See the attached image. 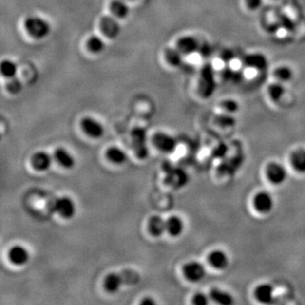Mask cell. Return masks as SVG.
I'll use <instances>...</instances> for the list:
<instances>
[{"instance_id": "cell-1", "label": "cell", "mask_w": 305, "mask_h": 305, "mask_svg": "<svg viewBox=\"0 0 305 305\" xmlns=\"http://www.w3.org/2000/svg\"><path fill=\"white\" fill-rule=\"evenodd\" d=\"M24 27L26 33L34 39H43L48 37L51 31V26L46 19L37 16H30L24 20Z\"/></svg>"}, {"instance_id": "cell-2", "label": "cell", "mask_w": 305, "mask_h": 305, "mask_svg": "<svg viewBox=\"0 0 305 305\" xmlns=\"http://www.w3.org/2000/svg\"><path fill=\"white\" fill-rule=\"evenodd\" d=\"M132 147L135 155L139 159H145L150 154L148 147V134L143 127H135L131 132Z\"/></svg>"}, {"instance_id": "cell-3", "label": "cell", "mask_w": 305, "mask_h": 305, "mask_svg": "<svg viewBox=\"0 0 305 305\" xmlns=\"http://www.w3.org/2000/svg\"><path fill=\"white\" fill-rule=\"evenodd\" d=\"M184 277L192 283H200L206 276L205 266L198 261H190L182 268Z\"/></svg>"}, {"instance_id": "cell-4", "label": "cell", "mask_w": 305, "mask_h": 305, "mask_svg": "<svg viewBox=\"0 0 305 305\" xmlns=\"http://www.w3.org/2000/svg\"><path fill=\"white\" fill-rule=\"evenodd\" d=\"M266 174L269 182L275 186L283 185L288 177V172L286 167L277 162L269 164L267 166Z\"/></svg>"}, {"instance_id": "cell-5", "label": "cell", "mask_w": 305, "mask_h": 305, "mask_svg": "<svg viewBox=\"0 0 305 305\" xmlns=\"http://www.w3.org/2000/svg\"><path fill=\"white\" fill-rule=\"evenodd\" d=\"M153 145L161 152L172 153L175 152L177 147V141L170 134L159 132L152 136Z\"/></svg>"}, {"instance_id": "cell-6", "label": "cell", "mask_w": 305, "mask_h": 305, "mask_svg": "<svg viewBox=\"0 0 305 305\" xmlns=\"http://www.w3.org/2000/svg\"><path fill=\"white\" fill-rule=\"evenodd\" d=\"M54 210L59 216L65 220L72 219L76 212L75 202L67 196L57 198L54 204Z\"/></svg>"}, {"instance_id": "cell-7", "label": "cell", "mask_w": 305, "mask_h": 305, "mask_svg": "<svg viewBox=\"0 0 305 305\" xmlns=\"http://www.w3.org/2000/svg\"><path fill=\"white\" fill-rule=\"evenodd\" d=\"M274 205V198L268 191H259L253 198V206L260 214H269L273 210Z\"/></svg>"}, {"instance_id": "cell-8", "label": "cell", "mask_w": 305, "mask_h": 305, "mask_svg": "<svg viewBox=\"0 0 305 305\" xmlns=\"http://www.w3.org/2000/svg\"><path fill=\"white\" fill-rule=\"evenodd\" d=\"M101 33L108 38L114 39L120 35L121 27L114 17L104 16L102 17L99 22Z\"/></svg>"}, {"instance_id": "cell-9", "label": "cell", "mask_w": 305, "mask_h": 305, "mask_svg": "<svg viewBox=\"0 0 305 305\" xmlns=\"http://www.w3.org/2000/svg\"><path fill=\"white\" fill-rule=\"evenodd\" d=\"M81 127L85 133L95 139L100 138L104 133V126L93 117H84L81 120Z\"/></svg>"}, {"instance_id": "cell-10", "label": "cell", "mask_w": 305, "mask_h": 305, "mask_svg": "<svg viewBox=\"0 0 305 305\" xmlns=\"http://www.w3.org/2000/svg\"><path fill=\"white\" fill-rule=\"evenodd\" d=\"M166 182L175 189H180L187 184L189 177L183 170L170 167L166 169Z\"/></svg>"}, {"instance_id": "cell-11", "label": "cell", "mask_w": 305, "mask_h": 305, "mask_svg": "<svg viewBox=\"0 0 305 305\" xmlns=\"http://www.w3.org/2000/svg\"><path fill=\"white\" fill-rule=\"evenodd\" d=\"M8 258L15 266L22 267L29 261L30 253L28 250L21 245H15L9 250Z\"/></svg>"}, {"instance_id": "cell-12", "label": "cell", "mask_w": 305, "mask_h": 305, "mask_svg": "<svg viewBox=\"0 0 305 305\" xmlns=\"http://www.w3.org/2000/svg\"><path fill=\"white\" fill-rule=\"evenodd\" d=\"M176 48L183 56H189L198 52L200 48L198 40L191 36L181 37L176 42Z\"/></svg>"}, {"instance_id": "cell-13", "label": "cell", "mask_w": 305, "mask_h": 305, "mask_svg": "<svg viewBox=\"0 0 305 305\" xmlns=\"http://www.w3.org/2000/svg\"><path fill=\"white\" fill-rule=\"evenodd\" d=\"M53 163L52 156L45 151L36 152L31 159V164L38 172H45L51 167Z\"/></svg>"}, {"instance_id": "cell-14", "label": "cell", "mask_w": 305, "mask_h": 305, "mask_svg": "<svg viewBox=\"0 0 305 305\" xmlns=\"http://www.w3.org/2000/svg\"><path fill=\"white\" fill-rule=\"evenodd\" d=\"M208 262L214 269L224 270L229 267L230 259L224 251L214 250L208 255Z\"/></svg>"}, {"instance_id": "cell-15", "label": "cell", "mask_w": 305, "mask_h": 305, "mask_svg": "<svg viewBox=\"0 0 305 305\" xmlns=\"http://www.w3.org/2000/svg\"><path fill=\"white\" fill-rule=\"evenodd\" d=\"M254 297L260 304L269 305L275 300V290L271 285L263 283L257 286L254 290Z\"/></svg>"}, {"instance_id": "cell-16", "label": "cell", "mask_w": 305, "mask_h": 305, "mask_svg": "<svg viewBox=\"0 0 305 305\" xmlns=\"http://www.w3.org/2000/svg\"><path fill=\"white\" fill-rule=\"evenodd\" d=\"M124 283H126V279L122 274L110 273L104 279V288L108 292L115 293L120 290Z\"/></svg>"}, {"instance_id": "cell-17", "label": "cell", "mask_w": 305, "mask_h": 305, "mask_svg": "<svg viewBox=\"0 0 305 305\" xmlns=\"http://www.w3.org/2000/svg\"><path fill=\"white\" fill-rule=\"evenodd\" d=\"M54 158L59 166L65 169H72L76 165L75 158L68 150L64 148H58L55 152Z\"/></svg>"}, {"instance_id": "cell-18", "label": "cell", "mask_w": 305, "mask_h": 305, "mask_svg": "<svg viewBox=\"0 0 305 305\" xmlns=\"http://www.w3.org/2000/svg\"><path fill=\"white\" fill-rule=\"evenodd\" d=\"M184 221L176 215H172L166 220V232L172 237H179L184 231Z\"/></svg>"}, {"instance_id": "cell-19", "label": "cell", "mask_w": 305, "mask_h": 305, "mask_svg": "<svg viewBox=\"0 0 305 305\" xmlns=\"http://www.w3.org/2000/svg\"><path fill=\"white\" fill-rule=\"evenodd\" d=\"M148 229L153 237H160L166 231V221L158 215L152 216L148 222Z\"/></svg>"}, {"instance_id": "cell-20", "label": "cell", "mask_w": 305, "mask_h": 305, "mask_svg": "<svg viewBox=\"0 0 305 305\" xmlns=\"http://www.w3.org/2000/svg\"><path fill=\"white\" fill-rule=\"evenodd\" d=\"M290 163L292 169L299 174H305V150L299 149L292 152L290 156Z\"/></svg>"}, {"instance_id": "cell-21", "label": "cell", "mask_w": 305, "mask_h": 305, "mask_svg": "<svg viewBox=\"0 0 305 305\" xmlns=\"http://www.w3.org/2000/svg\"><path fill=\"white\" fill-rule=\"evenodd\" d=\"M111 13L118 19H125L130 14V8L126 0H113L110 4Z\"/></svg>"}, {"instance_id": "cell-22", "label": "cell", "mask_w": 305, "mask_h": 305, "mask_svg": "<svg viewBox=\"0 0 305 305\" xmlns=\"http://www.w3.org/2000/svg\"><path fill=\"white\" fill-rule=\"evenodd\" d=\"M210 298L212 302L220 305H230L234 304V298L229 292L221 290L213 289L210 293Z\"/></svg>"}, {"instance_id": "cell-23", "label": "cell", "mask_w": 305, "mask_h": 305, "mask_svg": "<svg viewBox=\"0 0 305 305\" xmlns=\"http://www.w3.org/2000/svg\"><path fill=\"white\" fill-rule=\"evenodd\" d=\"M105 155L111 162L115 165H122L127 160V152L118 147H111L105 152Z\"/></svg>"}, {"instance_id": "cell-24", "label": "cell", "mask_w": 305, "mask_h": 305, "mask_svg": "<svg viewBox=\"0 0 305 305\" xmlns=\"http://www.w3.org/2000/svg\"><path fill=\"white\" fill-rule=\"evenodd\" d=\"M244 65L254 67L260 72L266 69L267 65V58L262 54H250L249 56H246L244 58Z\"/></svg>"}, {"instance_id": "cell-25", "label": "cell", "mask_w": 305, "mask_h": 305, "mask_svg": "<svg viewBox=\"0 0 305 305\" xmlns=\"http://www.w3.org/2000/svg\"><path fill=\"white\" fill-rule=\"evenodd\" d=\"M1 75L6 79H12L17 77L18 72V65L16 62L10 59H3L0 65Z\"/></svg>"}, {"instance_id": "cell-26", "label": "cell", "mask_w": 305, "mask_h": 305, "mask_svg": "<svg viewBox=\"0 0 305 305\" xmlns=\"http://www.w3.org/2000/svg\"><path fill=\"white\" fill-rule=\"evenodd\" d=\"M87 48L90 52L99 54L105 49V42L100 37L93 35L87 41Z\"/></svg>"}, {"instance_id": "cell-27", "label": "cell", "mask_w": 305, "mask_h": 305, "mask_svg": "<svg viewBox=\"0 0 305 305\" xmlns=\"http://www.w3.org/2000/svg\"><path fill=\"white\" fill-rule=\"evenodd\" d=\"M183 55L179 51L178 49L169 48L166 50V58L167 62L172 66H179L183 61Z\"/></svg>"}, {"instance_id": "cell-28", "label": "cell", "mask_w": 305, "mask_h": 305, "mask_svg": "<svg viewBox=\"0 0 305 305\" xmlns=\"http://www.w3.org/2000/svg\"><path fill=\"white\" fill-rule=\"evenodd\" d=\"M292 75L293 73L292 69L285 65L276 67L274 72V76L276 78V81H279L281 83H286L290 81L292 78Z\"/></svg>"}, {"instance_id": "cell-29", "label": "cell", "mask_w": 305, "mask_h": 305, "mask_svg": "<svg viewBox=\"0 0 305 305\" xmlns=\"http://www.w3.org/2000/svg\"><path fill=\"white\" fill-rule=\"evenodd\" d=\"M285 94L283 83L275 81L268 87V95L273 101L280 100Z\"/></svg>"}, {"instance_id": "cell-30", "label": "cell", "mask_w": 305, "mask_h": 305, "mask_svg": "<svg viewBox=\"0 0 305 305\" xmlns=\"http://www.w3.org/2000/svg\"><path fill=\"white\" fill-rule=\"evenodd\" d=\"M10 81L6 85V88L10 94L17 95L22 89V82L19 81L17 77H14L12 79H9Z\"/></svg>"}, {"instance_id": "cell-31", "label": "cell", "mask_w": 305, "mask_h": 305, "mask_svg": "<svg viewBox=\"0 0 305 305\" xmlns=\"http://www.w3.org/2000/svg\"><path fill=\"white\" fill-rule=\"evenodd\" d=\"M210 301V296H207L202 292L196 293L192 298V304H194L195 305H207Z\"/></svg>"}, {"instance_id": "cell-32", "label": "cell", "mask_w": 305, "mask_h": 305, "mask_svg": "<svg viewBox=\"0 0 305 305\" xmlns=\"http://www.w3.org/2000/svg\"><path fill=\"white\" fill-rule=\"evenodd\" d=\"M259 73H260V71L258 69L248 66V65H245L243 69V75L248 80H253L257 77V76H259Z\"/></svg>"}, {"instance_id": "cell-33", "label": "cell", "mask_w": 305, "mask_h": 305, "mask_svg": "<svg viewBox=\"0 0 305 305\" xmlns=\"http://www.w3.org/2000/svg\"><path fill=\"white\" fill-rule=\"evenodd\" d=\"M221 107L223 110L228 112V113H235L238 111V104L236 103V101L228 100L223 101V103L221 104Z\"/></svg>"}, {"instance_id": "cell-34", "label": "cell", "mask_w": 305, "mask_h": 305, "mask_svg": "<svg viewBox=\"0 0 305 305\" xmlns=\"http://www.w3.org/2000/svg\"><path fill=\"white\" fill-rule=\"evenodd\" d=\"M248 9L250 10H256L260 8L262 0H245Z\"/></svg>"}, {"instance_id": "cell-35", "label": "cell", "mask_w": 305, "mask_h": 305, "mask_svg": "<svg viewBox=\"0 0 305 305\" xmlns=\"http://www.w3.org/2000/svg\"><path fill=\"white\" fill-rule=\"evenodd\" d=\"M226 59L225 58H215L212 63V67L216 71H221L226 67Z\"/></svg>"}, {"instance_id": "cell-36", "label": "cell", "mask_w": 305, "mask_h": 305, "mask_svg": "<svg viewBox=\"0 0 305 305\" xmlns=\"http://www.w3.org/2000/svg\"><path fill=\"white\" fill-rule=\"evenodd\" d=\"M141 304L142 305H155L156 302L152 299V298H145V299H143L142 301H141Z\"/></svg>"}, {"instance_id": "cell-37", "label": "cell", "mask_w": 305, "mask_h": 305, "mask_svg": "<svg viewBox=\"0 0 305 305\" xmlns=\"http://www.w3.org/2000/svg\"><path fill=\"white\" fill-rule=\"evenodd\" d=\"M126 1H131V2H133V1H136V0H126Z\"/></svg>"}]
</instances>
